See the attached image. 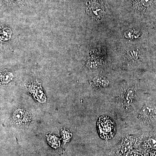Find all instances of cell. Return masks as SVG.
Instances as JSON below:
<instances>
[{
    "instance_id": "4",
    "label": "cell",
    "mask_w": 156,
    "mask_h": 156,
    "mask_svg": "<svg viewBox=\"0 0 156 156\" xmlns=\"http://www.w3.org/2000/svg\"><path fill=\"white\" fill-rule=\"evenodd\" d=\"M13 77L14 76L12 73L9 72H4L1 74V83L2 84L8 83L13 80Z\"/></svg>"
},
{
    "instance_id": "10",
    "label": "cell",
    "mask_w": 156,
    "mask_h": 156,
    "mask_svg": "<svg viewBox=\"0 0 156 156\" xmlns=\"http://www.w3.org/2000/svg\"><path fill=\"white\" fill-rule=\"evenodd\" d=\"M133 94H134V91L133 89H130L128 90V94H127V100L129 103L131 102V99L133 97Z\"/></svg>"
},
{
    "instance_id": "7",
    "label": "cell",
    "mask_w": 156,
    "mask_h": 156,
    "mask_svg": "<svg viewBox=\"0 0 156 156\" xmlns=\"http://www.w3.org/2000/svg\"><path fill=\"white\" fill-rule=\"evenodd\" d=\"M139 31L135 30H129L126 32L125 36L127 38L134 39L140 36Z\"/></svg>"
},
{
    "instance_id": "9",
    "label": "cell",
    "mask_w": 156,
    "mask_h": 156,
    "mask_svg": "<svg viewBox=\"0 0 156 156\" xmlns=\"http://www.w3.org/2000/svg\"><path fill=\"white\" fill-rule=\"evenodd\" d=\"M149 144L151 147L156 148V137H152L149 138L148 140Z\"/></svg>"
},
{
    "instance_id": "2",
    "label": "cell",
    "mask_w": 156,
    "mask_h": 156,
    "mask_svg": "<svg viewBox=\"0 0 156 156\" xmlns=\"http://www.w3.org/2000/svg\"><path fill=\"white\" fill-rule=\"evenodd\" d=\"M13 119L17 124L26 125L30 122L31 116L26 111L18 108L15 110L13 113Z\"/></svg>"
},
{
    "instance_id": "6",
    "label": "cell",
    "mask_w": 156,
    "mask_h": 156,
    "mask_svg": "<svg viewBox=\"0 0 156 156\" xmlns=\"http://www.w3.org/2000/svg\"><path fill=\"white\" fill-rule=\"evenodd\" d=\"M48 140L50 145L53 147H58L60 145L59 140L56 136L50 135L48 136Z\"/></svg>"
},
{
    "instance_id": "11",
    "label": "cell",
    "mask_w": 156,
    "mask_h": 156,
    "mask_svg": "<svg viewBox=\"0 0 156 156\" xmlns=\"http://www.w3.org/2000/svg\"><path fill=\"white\" fill-rule=\"evenodd\" d=\"M151 156H156V151L152 153Z\"/></svg>"
},
{
    "instance_id": "8",
    "label": "cell",
    "mask_w": 156,
    "mask_h": 156,
    "mask_svg": "<svg viewBox=\"0 0 156 156\" xmlns=\"http://www.w3.org/2000/svg\"><path fill=\"white\" fill-rule=\"evenodd\" d=\"M11 32L10 29L5 28L3 29L1 32V37L3 40H9L11 36Z\"/></svg>"
},
{
    "instance_id": "5",
    "label": "cell",
    "mask_w": 156,
    "mask_h": 156,
    "mask_svg": "<svg viewBox=\"0 0 156 156\" xmlns=\"http://www.w3.org/2000/svg\"><path fill=\"white\" fill-rule=\"evenodd\" d=\"M152 0H136L135 6L139 10L148 7L151 4Z\"/></svg>"
},
{
    "instance_id": "3",
    "label": "cell",
    "mask_w": 156,
    "mask_h": 156,
    "mask_svg": "<svg viewBox=\"0 0 156 156\" xmlns=\"http://www.w3.org/2000/svg\"><path fill=\"white\" fill-rule=\"evenodd\" d=\"M30 89L33 96L39 102L44 103L46 101V97L41 87L37 85H33Z\"/></svg>"
},
{
    "instance_id": "1",
    "label": "cell",
    "mask_w": 156,
    "mask_h": 156,
    "mask_svg": "<svg viewBox=\"0 0 156 156\" xmlns=\"http://www.w3.org/2000/svg\"><path fill=\"white\" fill-rule=\"evenodd\" d=\"M98 130L101 138L104 139H111L116 132V126L113 121L107 116L100 117L97 123Z\"/></svg>"
}]
</instances>
